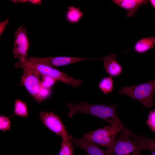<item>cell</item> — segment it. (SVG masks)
<instances>
[{
  "instance_id": "6da1fadb",
  "label": "cell",
  "mask_w": 155,
  "mask_h": 155,
  "mask_svg": "<svg viewBox=\"0 0 155 155\" xmlns=\"http://www.w3.org/2000/svg\"><path fill=\"white\" fill-rule=\"evenodd\" d=\"M117 106V104H90L84 101L74 104L69 103L68 104L70 111L68 116L71 118L76 113H80L89 114L104 120L122 131L127 132L129 129L124 126L116 114Z\"/></svg>"
},
{
  "instance_id": "7a4b0ae2",
  "label": "cell",
  "mask_w": 155,
  "mask_h": 155,
  "mask_svg": "<svg viewBox=\"0 0 155 155\" xmlns=\"http://www.w3.org/2000/svg\"><path fill=\"white\" fill-rule=\"evenodd\" d=\"M16 68H27L36 72L40 76H50L57 81H59L75 88L80 86L82 83L81 80L72 78L65 73L54 67L27 60H19L15 64Z\"/></svg>"
},
{
  "instance_id": "3957f363",
  "label": "cell",
  "mask_w": 155,
  "mask_h": 155,
  "mask_svg": "<svg viewBox=\"0 0 155 155\" xmlns=\"http://www.w3.org/2000/svg\"><path fill=\"white\" fill-rule=\"evenodd\" d=\"M155 79L150 82L120 89L119 95H126L141 103L144 107L150 108L153 105Z\"/></svg>"
},
{
  "instance_id": "277c9868",
  "label": "cell",
  "mask_w": 155,
  "mask_h": 155,
  "mask_svg": "<svg viewBox=\"0 0 155 155\" xmlns=\"http://www.w3.org/2000/svg\"><path fill=\"white\" fill-rule=\"evenodd\" d=\"M130 136L127 132L122 131L106 150L114 155H139L143 150L140 142Z\"/></svg>"
},
{
  "instance_id": "5b68a950",
  "label": "cell",
  "mask_w": 155,
  "mask_h": 155,
  "mask_svg": "<svg viewBox=\"0 0 155 155\" xmlns=\"http://www.w3.org/2000/svg\"><path fill=\"white\" fill-rule=\"evenodd\" d=\"M121 131V129L116 127L108 126L86 133L84 136L95 144L108 148L113 144L119 133Z\"/></svg>"
},
{
  "instance_id": "8992f818",
  "label": "cell",
  "mask_w": 155,
  "mask_h": 155,
  "mask_svg": "<svg viewBox=\"0 0 155 155\" xmlns=\"http://www.w3.org/2000/svg\"><path fill=\"white\" fill-rule=\"evenodd\" d=\"M27 32L25 28L21 26L15 32V40L13 53L14 58L24 61L27 60L28 51L30 46Z\"/></svg>"
},
{
  "instance_id": "52a82bcc",
  "label": "cell",
  "mask_w": 155,
  "mask_h": 155,
  "mask_svg": "<svg viewBox=\"0 0 155 155\" xmlns=\"http://www.w3.org/2000/svg\"><path fill=\"white\" fill-rule=\"evenodd\" d=\"M23 74L20 82L36 101H37L42 88L40 75L27 68H22Z\"/></svg>"
},
{
  "instance_id": "ba28073f",
  "label": "cell",
  "mask_w": 155,
  "mask_h": 155,
  "mask_svg": "<svg viewBox=\"0 0 155 155\" xmlns=\"http://www.w3.org/2000/svg\"><path fill=\"white\" fill-rule=\"evenodd\" d=\"M40 118L48 129L58 135L61 136L62 138L69 135L60 118L52 112L49 113L42 111L40 114Z\"/></svg>"
},
{
  "instance_id": "9c48e42d",
  "label": "cell",
  "mask_w": 155,
  "mask_h": 155,
  "mask_svg": "<svg viewBox=\"0 0 155 155\" xmlns=\"http://www.w3.org/2000/svg\"><path fill=\"white\" fill-rule=\"evenodd\" d=\"M68 57H56L38 58L33 57L28 58L29 60L52 67L65 66L84 61L98 59Z\"/></svg>"
},
{
  "instance_id": "30bf717a",
  "label": "cell",
  "mask_w": 155,
  "mask_h": 155,
  "mask_svg": "<svg viewBox=\"0 0 155 155\" xmlns=\"http://www.w3.org/2000/svg\"><path fill=\"white\" fill-rule=\"evenodd\" d=\"M73 144L84 150L89 155H112L106 150L100 148L95 144L86 139L84 136L80 139L72 137Z\"/></svg>"
},
{
  "instance_id": "8fae6325",
  "label": "cell",
  "mask_w": 155,
  "mask_h": 155,
  "mask_svg": "<svg viewBox=\"0 0 155 155\" xmlns=\"http://www.w3.org/2000/svg\"><path fill=\"white\" fill-rule=\"evenodd\" d=\"M116 58L115 54L113 53L108 56L100 58V59L104 61V67L106 72L112 77L119 76L123 71L122 67L116 60Z\"/></svg>"
},
{
  "instance_id": "7c38bea8",
  "label": "cell",
  "mask_w": 155,
  "mask_h": 155,
  "mask_svg": "<svg viewBox=\"0 0 155 155\" xmlns=\"http://www.w3.org/2000/svg\"><path fill=\"white\" fill-rule=\"evenodd\" d=\"M115 4L125 9L127 11L126 16L129 18L134 16L140 7L146 4L149 1L146 0H113Z\"/></svg>"
},
{
  "instance_id": "4fadbf2b",
  "label": "cell",
  "mask_w": 155,
  "mask_h": 155,
  "mask_svg": "<svg viewBox=\"0 0 155 155\" xmlns=\"http://www.w3.org/2000/svg\"><path fill=\"white\" fill-rule=\"evenodd\" d=\"M155 46V37H144L139 40L133 46L135 52L138 53L143 54Z\"/></svg>"
},
{
  "instance_id": "5bb4252c",
  "label": "cell",
  "mask_w": 155,
  "mask_h": 155,
  "mask_svg": "<svg viewBox=\"0 0 155 155\" xmlns=\"http://www.w3.org/2000/svg\"><path fill=\"white\" fill-rule=\"evenodd\" d=\"M131 137L138 140L140 143L142 150L148 149L152 155H155V140L145 137L142 135L133 133Z\"/></svg>"
},
{
  "instance_id": "9a60e30c",
  "label": "cell",
  "mask_w": 155,
  "mask_h": 155,
  "mask_svg": "<svg viewBox=\"0 0 155 155\" xmlns=\"http://www.w3.org/2000/svg\"><path fill=\"white\" fill-rule=\"evenodd\" d=\"M83 16V13L79 8L70 6L68 7L65 16L68 22L75 24L79 22Z\"/></svg>"
},
{
  "instance_id": "2e32d148",
  "label": "cell",
  "mask_w": 155,
  "mask_h": 155,
  "mask_svg": "<svg viewBox=\"0 0 155 155\" xmlns=\"http://www.w3.org/2000/svg\"><path fill=\"white\" fill-rule=\"evenodd\" d=\"M72 137L69 135L67 137L62 138L61 147L58 155H73V148L72 146Z\"/></svg>"
},
{
  "instance_id": "e0dca14e",
  "label": "cell",
  "mask_w": 155,
  "mask_h": 155,
  "mask_svg": "<svg viewBox=\"0 0 155 155\" xmlns=\"http://www.w3.org/2000/svg\"><path fill=\"white\" fill-rule=\"evenodd\" d=\"M113 88V81L111 76L104 78L98 83L99 88L105 94L111 92Z\"/></svg>"
},
{
  "instance_id": "ac0fdd59",
  "label": "cell",
  "mask_w": 155,
  "mask_h": 155,
  "mask_svg": "<svg viewBox=\"0 0 155 155\" xmlns=\"http://www.w3.org/2000/svg\"><path fill=\"white\" fill-rule=\"evenodd\" d=\"M14 113L20 116L26 117L28 115V110L26 104L20 99H17L15 102Z\"/></svg>"
},
{
  "instance_id": "d6986e66",
  "label": "cell",
  "mask_w": 155,
  "mask_h": 155,
  "mask_svg": "<svg viewBox=\"0 0 155 155\" xmlns=\"http://www.w3.org/2000/svg\"><path fill=\"white\" fill-rule=\"evenodd\" d=\"M11 127V122L9 118L4 116L0 117V129L5 131L9 130Z\"/></svg>"
},
{
  "instance_id": "ffe728a7",
  "label": "cell",
  "mask_w": 155,
  "mask_h": 155,
  "mask_svg": "<svg viewBox=\"0 0 155 155\" xmlns=\"http://www.w3.org/2000/svg\"><path fill=\"white\" fill-rule=\"evenodd\" d=\"M42 76L41 84L42 87L50 88L57 81L50 76L44 75Z\"/></svg>"
},
{
  "instance_id": "44dd1931",
  "label": "cell",
  "mask_w": 155,
  "mask_h": 155,
  "mask_svg": "<svg viewBox=\"0 0 155 155\" xmlns=\"http://www.w3.org/2000/svg\"><path fill=\"white\" fill-rule=\"evenodd\" d=\"M147 123L152 131L155 132V110L151 111L149 112Z\"/></svg>"
},
{
  "instance_id": "7402d4cb",
  "label": "cell",
  "mask_w": 155,
  "mask_h": 155,
  "mask_svg": "<svg viewBox=\"0 0 155 155\" xmlns=\"http://www.w3.org/2000/svg\"><path fill=\"white\" fill-rule=\"evenodd\" d=\"M50 88L42 87L37 101L39 103L42 102L47 98L50 95Z\"/></svg>"
},
{
  "instance_id": "603a6c76",
  "label": "cell",
  "mask_w": 155,
  "mask_h": 155,
  "mask_svg": "<svg viewBox=\"0 0 155 155\" xmlns=\"http://www.w3.org/2000/svg\"><path fill=\"white\" fill-rule=\"evenodd\" d=\"M16 3H28L34 5H40L41 3V0H13Z\"/></svg>"
},
{
  "instance_id": "cb8c5ba5",
  "label": "cell",
  "mask_w": 155,
  "mask_h": 155,
  "mask_svg": "<svg viewBox=\"0 0 155 155\" xmlns=\"http://www.w3.org/2000/svg\"><path fill=\"white\" fill-rule=\"evenodd\" d=\"M149 1L155 10V0H150Z\"/></svg>"
}]
</instances>
